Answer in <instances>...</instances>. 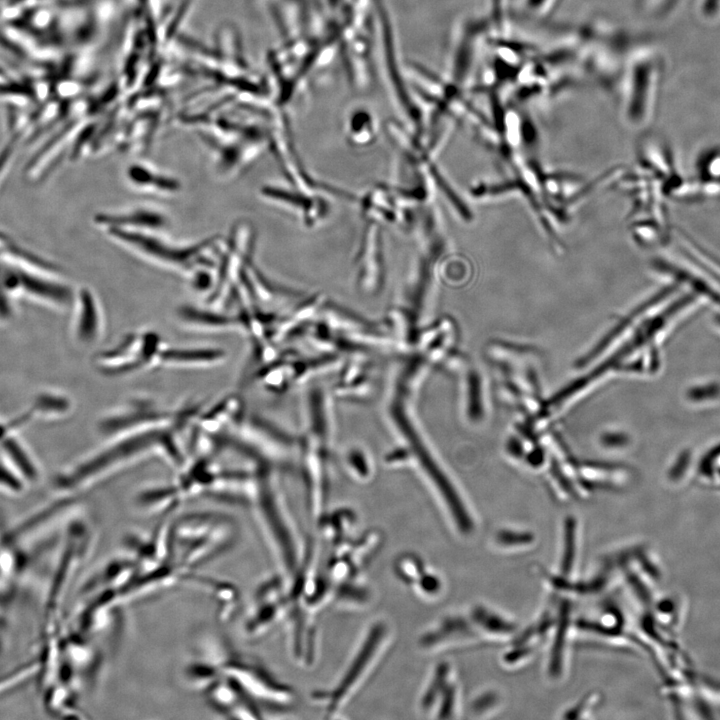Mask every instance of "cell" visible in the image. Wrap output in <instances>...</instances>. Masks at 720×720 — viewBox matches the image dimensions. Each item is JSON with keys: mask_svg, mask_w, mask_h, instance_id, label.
Listing matches in <instances>:
<instances>
[{"mask_svg": "<svg viewBox=\"0 0 720 720\" xmlns=\"http://www.w3.org/2000/svg\"><path fill=\"white\" fill-rule=\"evenodd\" d=\"M397 563L399 578L411 586L419 596L428 597L439 588V579L426 568L424 562L411 555L401 556Z\"/></svg>", "mask_w": 720, "mask_h": 720, "instance_id": "2", "label": "cell"}, {"mask_svg": "<svg viewBox=\"0 0 720 720\" xmlns=\"http://www.w3.org/2000/svg\"><path fill=\"white\" fill-rule=\"evenodd\" d=\"M127 174L129 179L138 186L154 187L165 191H174L178 188L176 180L158 175L145 166L133 165Z\"/></svg>", "mask_w": 720, "mask_h": 720, "instance_id": "5", "label": "cell"}, {"mask_svg": "<svg viewBox=\"0 0 720 720\" xmlns=\"http://www.w3.org/2000/svg\"><path fill=\"white\" fill-rule=\"evenodd\" d=\"M71 403L64 395L53 391H43L37 395L32 409L34 413L45 417H56L65 414Z\"/></svg>", "mask_w": 720, "mask_h": 720, "instance_id": "6", "label": "cell"}, {"mask_svg": "<svg viewBox=\"0 0 720 720\" xmlns=\"http://www.w3.org/2000/svg\"><path fill=\"white\" fill-rule=\"evenodd\" d=\"M6 1H8V0H0V3H4V2H6Z\"/></svg>", "mask_w": 720, "mask_h": 720, "instance_id": "11", "label": "cell"}, {"mask_svg": "<svg viewBox=\"0 0 720 720\" xmlns=\"http://www.w3.org/2000/svg\"><path fill=\"white\" fill-rule=\"evenodd\" d=\"M545 0H529L530 5L539 6Z\"/></svg>", "mask_w": 720, "mask_h": 720, "instance_id": "10", "label": "cell"}, {"mask_svg": "<svg viewBox=\"0 0 720 720\" xmlns=\"http://www.w3.org/2000/svg\"><path fill=\"white\" fill-rule=\"evenodd\" d=\"M77 309L74 328L75 337L80 342H89L96 337L99 317L97 306H95L93 297L88 291H84L80 295Z\"/></svg>", "mask_w": 720, "mask_h": 720, "instance_id": "4", "label": "cell"}, {"mask_svg": "<svg viewBox=\"0 0 720 720\" xmlns=\"http://www.w3.org/2000/svg\"><path fill=\"white\" fill-rule=\"evenodd\" d=\"M15 78L16 77L10 73L9 70L0 65V84L11 81Z\"/></svg>", "mask_w": 720, "mask_h": 720, "instance_id": "9", "label": "cell"}, {"mask_svg": "<svg viewBox=\"0 0 720 720\" xmlns=\"http://www.w3.org/2000/svg\"><path fill=\"white\" fill-rule=\"evenodd\" d=\"M107 223H132V225H140L145 227H161L164 224V218L153 211L149 210H136L125 215L113 216V217H102Z\"/></svg>", "mask_w": 720, "mask_h": 720, "instance_id": "7", "label": "cell"}, {"mask_svg": "<svg viewBox=\"0 0 720 720\" xmlns=\"http://www.w3.org/2000/svg\"><path fill=\"white\" fill-rule=\"evenodd\" d=\"M25 482L19 475L4 461L0 462V489L3 491L18 493L22 490Z\"/></svg>", "mask_w": 720, "mask_h": 720, "instance_id": "8", "label": "cell"}, {"mask_svg": "<svg viewBox=\"0 0 720 720\" xmlns=\"http://www.w3.org/2000/svg\"><path fill=\"white\" fill-rule=\"evenodd\" d=\"M5 462L24 482H33L39 476V469L30 452L17 439L7 435L1 440Z\"/></svg>", "mask_w": 720, "mask_h": 720, "instance_id": "3", "label": "cell"}, {"mask_svg": "<svg viewBox=\"0 0 720 720\" xmlns=\"http://www.w3.org/2000/svg\"><path fill=\"white\" fill-rule=\"evenodd\" d=\"M390 637V627L385 621H375L367 629L337 681L330 688L322 689L314 695L327 713H336L359 690L385 653Z\"/></svg>", "mask_w": 720, "mask_h": 720, "instance_id": "1", "label": "cell"}]
</instances>
